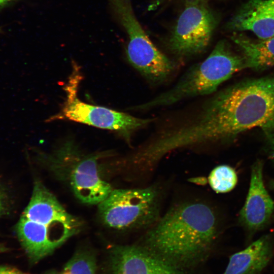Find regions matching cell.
Segmentation results:
<instances>
[{
  "instance_id": "cell-20",
  "label": "cell",
  "mask_w": 274,
  "mask_h": 274,
  "mask_svg": "<svg viewBox=\"0 0 274 274\" xmlns=\"http://www.w3.org/2000/svg\"><path fill=\"white\" fill-rule=\"evenodd\" d=\"M14 0H0V8L12 2Z\"/></svg>"
},
{
  "instance_id": "cell-25",
  "label": "cell",
  "mask_w": 274,
  "mask_h": 274,
  "mask_svg": "<svg viewBox=\"0 0 274 274\" xmlns=\"http://www.w3.org/2000/svg\"></svg>"
},
{
  "instance_id": "cell-16",
  "label": "cell",
  "mask_w": 274,
  "mask_h": 274,
  "mask_svg": "<svg viewBox=\"0 0 274 274\" xmlns=\"http://www.w3.org/2000/svg\"><path fill=\"white\" fill-rule=\"evenodd\" d=\"M63 270L70 274H95V256L86 250L77 251L66 263Z\"/></svg>"
},
{
  "instance_id": "cell-3",
  "label": "cell",
  "mask_w": 274,
  "mask_h": 274,
  "mask_svg": "<svg viewBox=\"0 0 274 274\" xmlns=\"http://www.w3.org/2000/svg\"><path fill=\"white\" fill-rule=\"evenodd\" d=\"M83 225L42 182L36 181L15 229L30 263L36 264L79 233Z\"/></svg>"
},
{
  "instance_id": "cell-17",
  "label": "cell",
  "mask_w": 274,
  "mask_h": 274,
  "mask_svg": "<svg viewBox=\"0 0 274 274\" xmlns=\"http://www.w3.org/2000/svg\"><path fill=\"white\" fill-rule=\"evenodd\" d=\"M268 154L274 162V127L264 131Z\"/></svg>"
},
{
  "instance_id": "cell-14",
  "label": "cell",
  "mask_w": 274,
  "mask_h": 274,
  "mask_svg": "<svg viewBox=\"0 0 274 274\" xmlns=\"http://www.w3.org/2000/svg\"><path fill=\"white\" fill-rule=\"evenodd\" d=\"M231 39L242 50L247 68L259 70L274 66V37L255 40L242 34H235Z\"/></svg>"
},
{
  "instance_id": "cell-5",
  "label": "cell",
  "mask_w": 274,
  "mask_h": 274,
  "mask_svg": "<svg viewBox=\"0 0 274 274\" xmlns=\"http://www.w3.org/2000/svg\"><path fill=\"white\" fill-rule=\"evenodd\" d=\"M99 157L67 143L44 159L47 170L69 187L81 202L98 204L113 189L102 175Z\"/></svg>"
},
{
  "instance_id": "cell-8",
  "label": "cell",
  "mask_w": 274,
  "mask_h": 274,
  "mask_svg": "<svg viewBox=\"0 0 274 274\" xmlns=\"http://www.w3.org/2000/svg\"><path fill=\"white\" fill-rule=\"evenodd\" d=\"M74 70L75 72L64 88L66 98L59 118L116 131L128 141L132 132L144 127L153 121V119L139 118L127 113L81 101L77 97L80 77L76 70Z\"/></svg>"
},
{
  "instance_id": "cell-24",
  "label": "cell",
  "mask_w": 274,
  "mask_h": 274,
  "mask_svg": "<svg viewBox=\"0 0 274 274\" xmlns=\"http://www.w3.org/2000/svg\"><path fill=\"white\" fill-rule=\"evenodd\" d=\"M1 31H2V30H1V28H0V32H1Z\"/></svg>"
},
{
  "instance_id": "cell-6",
  "label": "cell",
  "mask_w": 274,
  "mask_h": 274,
  "mask_svg": "<svg viewBox=\"0 0 274 274\" xmlns=\"http://www.w3.org/2000/svg\"><path fill=\"white\" fill-rule=\"evenodd\" d=\"M160 194L156 187L113 189L98 204L99 217L112 229L149 227L159 218Z\"/></svg>"
},
{
  "instance_id": "cell-11",
  "label": "cell",
  "mask_w": 274,
  "mask_h": 274,
  "mask_svg": "<svg viewBox=\"0 0 274 274\" xmlns=\"http://www.w3.org/2000/svg\"><path fill=\"white\" fill-rule=\"evenodd\" d=\"M263 163L257 160L251 168L250 181L239 219L249 231L255 232L268 223L274 211V201L264 185Z\"/></svg>"
},
{
  "instance_id": "cell-21",
  "label": "cell",
  "mask_w": 274,
  "mask_h": 274,
  "mask_svg": "<svg viewBox=\"0 0 274 274\" xmlns=\"http://www.w3.org/2000/svg\"><path fill=\"white\" fill-rule=\"evenodd\" d=\"M44 274H70V273L63 270L62 271H61V272H58L56 271H51L49 272H47Z\"/></svg>"
},
{
  "instance_id": "cell-23",
  "label": "cell",
  "mask_w": 274,
  "mask_h": 274,
  "mask_svg": "<svg viewBox=\"0 0 274 274\" xmlns=\"http://www.w3.org/2000/svg\"><path fill=\"white\" fill-rule=\"evenodd\" d=\"M271 187L274 190V181L272 182V183L271 184Z\"/></svg>"
},
{
  "instance_id": "cell-10",
  "label": "cell",
  "mask_w": 274,
  "mask_h": 274,
  "mask_svg": "<svg viewBox=\"0 0 274 274\" xmlns=\"http://www.w3.org/2000/svg\"><path fill=\"white\" fill-rule=\"evenodd\" d=\"M114 274H184L169 261L136 246L119 245L112 249Z\"/></svg>"
},
{
  "instance_id": "cell-9",
  "label": "cell",
  "mask_w": 274,
  "mask_h": 274,
  "mask_svg": "<svg viewBox=\"0 0 274 274\" xmlns=\"http://www.w3.org/2000/svg\"><path fill=\"white\" fill-rule=\"evenodd\" d=\"M208 0H185L168 41V47L177 56L190 57L202 53L210 43L217 24Z\"/></svg>"
},
{
  "instance_id": "cell-18",
  "label": "cell",
  "mask_w": 274,
  "mask_h": 274,
  "mask_svg": "<svg viewBox=\"0 0 274 274\" xmlns=\"http://www.w3.org/2000/svg\"><path fill=\"white\" fill-rule=\"evenodd\" d=\"M0 274H30L19 269L8 265L0 266Z\"/></svg>"
},
{
  "instance_id": "cell-12",
  "label": "cell",
  "mask_w": 274,
  "mask_h": 274,
  "mask_svg": "<svg viewBox=\"0 0 274 274\" xmlns=\"http://www.w3.org/2000/svg\"><path fill=\"white\" fill-rule=\"evenodd\" d=\"M227 25L233 31H250L261 40L274 37V0H248Z\"/></svg>"
},
{
  "instance_id": "cell-2",
  "label": "cell",
  "mask_w": 274,
  "mask_h": 274,
  "mask_svg": "<svg viewBox=\"0 0 274 274\" xmlns=\"http://www.w3.org/2000/svg\"><path fill=\"white\" fill-rule=\"evenodd\" d=\"M218 219L207 203L192 201L171 208L145 235L147 249L170 261L188 263L204 256L217 236Z\"/></svg>"
},
{
  "instance_id": "cell-22",
  "label": "cell",
  "mask_w": 274,
  "mask_h": 274,
  "mask_svg": "<svg viewBox=\"0 0 274 274\" xmlns=\"http://www.w3.org/2000/svg\"><path fill=\"white\" fill-rule=\"evenodd\" d=\"M8 250V248L4 245L0 244V253H4Z\"/></svg>"
},
{
  "instance_id": "cell-13",
  "label": "cell",
  "mask_w": 274,
  "mask_h": 274,
  "mask_svg": "<svg viewBox=\"0 0 274 274\" xmlns=\"http://www.w3.org/2000/svg\"><path fill=\"white\" fill-rule=\"evenodd\" d=\"M271 253L270 236H261L231 255L222 274H260L269 261Z\"/></svg>"
},
{
  "instance_id": "cell-1",
  "label": "cell",
  "mask_w": 274,
  "mask_h": 274,
  "mask_svg": "<svg viewBox=\"0 0 274 274\" xmlns=\"http://www.w3.org/2000/svg\"><path fill=\"white\" fill-rule=\"evenodd\" d=\"M274 127V76L241 82L215 94L197 114L177 127L176 139L187 147L226 141L255 127Z\"/></svg>"
},
{
  "instance_id": "cell-7",
  "label": "cell",
  "mask_w": 274,
  "mask_h": 274,
  "mask_svg": "<svg viewBox=\"0 0 274 274\" xmlns=\"http://www.w3.org/2000/svg\"><path fill=\"white\" fill-rule=\"evenodd\" d=\"M112 14L128 38L129 62L147 80H165L174 68L173 62L153 44L137 19L131 0H108Z\"/></svg>"
},
{
  "instance_id": "cell-4",
  "label": "cell",
  "mask_w": 274,
  "mask_h": 274,
  "mask_svg": "<svg viewBox=\"0 0 274 274\" xmlns=\"http://www.w3.org/2000/svg\"><path fill=\"white\" fill-rule=\"evenodd\" d=\"M247 68L246 60L220 41L203 61L192 66L171 89L135 107L139 110L170 106L184 99L210 94L234 73Z\"/></svg>"
},
{
  "instance_id": "cell-19",
  "label": "cell",
  "mask_w": 274,
  "mask_h": 274,
  "mask_svg": "<svg viewBox=\"0 0 274 274\" xmlns=\"http://www.w3.org/2000/svg\"><path fill=\"white\" fill-rule=\"evenodd\" d=\"M4 207H5L4 196L2 193V191L0 189V215L2 213V212L4 211Z\"/></svg>"
},
{
  "instance_id": "cell-15",
  "label": "cell",
  "mask_w": 274,
  "mask_h": 274,
  "mask_svg": "<svg viewBox=\"0 0 274 274\" xmlns=\"http://www.w3.org/2000/svg\"><path fill=\"white\" fill-rule=\"evenodd\" d=\"M237 180L235 170L227 165L216 166L209 177L211 187L217 193H223L231 191L237 184Z\"/></svg>"
}]
</instances>
